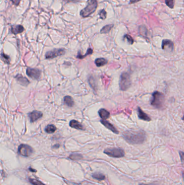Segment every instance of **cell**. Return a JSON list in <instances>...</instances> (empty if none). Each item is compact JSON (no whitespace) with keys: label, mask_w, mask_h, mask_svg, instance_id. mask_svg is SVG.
Instances as JSON below:
<instances>
[{"label":"cell","mask_w":184,"mask_h":185,"mask_svg":"<svg viewBox=\"0 0 184 185\" xmlns=\"http://www.w3.org/2000/svg\"><path fill=\"white\" fill-rule=\"evenodd\" d=\"M123 137L130 144H141L144 142L146 134L143 130H126L123 133Z\"/></svg>","instance_id":"6da1fadb"},{"label":"cell","mask_w":184,"mask_h":185,"mask_svg":"<svg viewBox=\"0 0 184 185\" xmlns=\"http://www.w3.org/2000/svg\"><path fill=\"white\" fill-rule=\"evenodd\" d=\"M87 6L83 9L80 12V15L83 18H85L89 17L93 12L98 7V3L97 0H88Z\"/></svg>","instance_id":"7a4b0ae2"},{"label":"cell","mask_w":184,"mask_h":185,"mask_svg":"<svg viewBox=\"0 0 184 185\" xmlns=\"http://www.w3.org/2000/svg\"><path fill=\"white\" fill-rule=\"evenodd\" d=\"M165 96L163 93L155 91L152 94L151 104L155 108H162L165 103Z\"/></svg>","instance_id":"3957f363"},{"label":"cell","mask_w":184,"mask_h":185,"mask_svg":"<svg viewBox=\"0 0 184 185\" xmlns=\"http://www.w3.org/2000/svg\"><path fill=\"white\" fill-rule=\"evenodd\" d=\"M132 81L130 78V76L127 73L124 72L121 74L120 77V90L123 91H125L128 90L131 85Z\"/></svg>","instance_id":"277c9868"},{"label":"cell","mask_w":184,"mask_h":185,"mask_svg":"<svg viewBox=\"0 0 184 185\" xmlns=\"http://www.w3.org/2000/svg\"><path fill=\"white\" fill-rule=\"evenodd\" d=\"M104 153L110 157L116 158L124 157L125 155L124 151L121 148H106L105 149Z\"/></svg>","instance_id":"5b68a950"},{"label":"cell","mask_w":184,"mask_h":185,"mask_svg":"<svg viewBox=\"0 0 184 185\" xmlns=\"http://www.w3.org/2000/svg\"><path fill=\"white\" fill-rule=\"evenodd\" d=\"M34 150L30 146L25 144H21L20 145L18 148V153L20 155L23 157H30L33 153Z\"/></svg>","instance_id":"8992f818"},{"label":"cell","mask_w":184,"mask_h":185,"mask_svg":"<svg viewBox=\"0 0 184 185\" xmlns=\"http://www.w3.org/2000/svg\"><path fill=\"white\" fill-rule=\"evenodd\" d=\"M65 53L64 49H54L51 51H49L46 54V59H54L59 56L63 55Z\"/></svg>","instance_id":"52a82bcc"},{"label":"cell","mask_w":184,"mask_h":185,"mask_svg":"<svg viewBox=\"0 0 184 185\" xmlns=\"http://www.w3.org/2000/svg\"><path fill=\"white\" fill-rule=\"evenodd\" d=\"M26 73L28 76L34 80H37L40 78L41 71L37 68H28L26 71Z\"/></svg>","instance_id":"ba28073f"},{"label":"cell","mask_w":184,"mask_h":185,"mask_svg":"<svg viewBox=\"0 0 184 185\" xmlns=\"http://www.w3.org/2000/svg\"><path fill=\"white\" fill-rule=\"evenodd\" d=\"M28 117L30 119L31 122H34L35 121L38 120L40 118L43 117V113L40 111H34L29 113L28 114Z\"/></svg>","instance_id":"9c48e42d"},{"label":"cell","mask_w":184,"mask_h":185,"mask_svg":"<svg viewBox=\"0 0 184 185\" xmlns=\"http://www.w3.org/2000/svg\"><path fill=\"white\" fill-rule=\"evenodd\" d=\"M162 48L163 50H167L170 52H172L174 50V44L172 41L163 40L162 44Z\"/></svg>","instance_id":"30bf717a"},{"label":"cell","mask_w":184,"mask_h":185,"mask_svg":"<svg viewBox=\"0 0 184 185\" xmlns=\"http://www.w3.org/2000/svg\"><path fill=\"white\" fill-rule=\"evenodd\" d=\"M101 122L106 128H107L108 130H110L111 131H112L113 133H114V134H119L118 130H117L116 128L114 127V125L110 123L109 121H107L106 120H101Z\"/></svg>","instance_id":"8fae6325"},{"label":"cell","mask_w":184,"mask_h":185,"mask_svg":"<svg viewBox=\"0 0 184 185\" xmlns=\"http://www.w3.org/2000/svg\"><path fill=\"white\" fill-rule=\"evenodd\" d=\"M15 79L17 82H19L21 85H22L23 86H27L28 84L30 83V81H29L28 79L26 77L23 76L20 74H18L16 76Z\"/></svg>","instance_id":"7c38bea8"},{"label":"cell","mask_w":184,"mask_h":185,"mask_svg":"<svg viewBox=\"0 0 184 185\" xmlns=\"http://www.w3.org/2000/svg\"><path fill=\"white\" fill-rule=\"evenodd\" d=\"M137 112H138V117L139 119L148 121V122L151 120V117L143 111V110L140 107H138L137 108Z\"/></svg>","instance_id":"4fadbf2b"},{"label":"cell","mask_w":184,"mask_h":185,"mask_svg":"<svg viewBox=\"0 0 184 185\" xmlns=\"http://www.w3.org/2000/svg\"><path fill=\"white\" fill-rule=\"evenodd\" d=\"M25 31V28L21 25H12L10 28V31L14 35L20 34Z\"/></svg>","instance_id":"5bb4252c"},{"label":"cell","mask_w":184,"mask_h":185,"mask_svg":"<svg viewBox=\"0 0 184 185\" xmlns=\"http://www.w3.org/2000/svg\"><path fill=\"white\" fill-rule=\"evenodd\" d=\"M69 126L75 129H76L78 130H84L85 129L84 128L83 125L80 123V122H78V121L75 120H72L70 121V123H69Z\"/></svg>","instance_id":"9a60e30c"},{"label":"cell","mask_w":184,"mask_h":185,"mask_svg":"<svg viewBox=\"0 0 184 185\" xmlns=\"http://www.w3.org/2000/svg\"><path fill=\"white\" fill-rule=\"evenodd\" d=\"M98 114L101 119L104 120H106L107 119L109 118L110 116V112L107 111V110L104 108L100 109L98 111Z\"/></svg>","instance_id":"2e32d148"},{"label":"cell","mask_w":184,"mask_h":185,"mask_svg":"<svg viewBox=\"0 0 184 185\" xmlns=\"http://www.w3.org/2000/svg\"><path fill=\"white\" fill-rule=\"evenodd\" d=\"M64 103L69 107H73L74 105V101L72 98L70 96H65L64 98Z\"/></svg>","instance_id":"e0dca14e"},{"label":"cell","mask_w":184,"mask_h":185,"mask_svg":"<svg viewBox=\"0 0 184 185\" xmlns=\"http://www.w3.org/2000/svg\"><path fill=\"white\" fill-rule=\"evenodd\" d=\"M95 65L97 66V67H100L104 66L105 65H106L107 63V60L106 59L103 58H97L95 60Z\"/></svg>","instance_id":"ac0fdd59"},{"label":"cell","mask_w":184,"mask_h":185,"mask_svg":"<svg viewBox=\"0 0 184 185\" xmlns=\"http://www.w3.org/2000/svg\"><path fill=\"white\" fill-rule=\"evenodd\" d=\"M92 53H93V50L91 48H89L87 50V52H86V54L85 55H82L81 53H80V52H78L77 55L76 56V58H77V59H84L85 57H86L87 56L89 55H91Z\"/></svg>","instance_id":"d6986e66"},{"label":"cell","mask_w":184,"mask_h":185,"mask_svg":"<svg viewBox=\"0 0 184 185\" xmlns=\"http://www.w3.org/2000/svg\"><path fill=\"white\" fill-rule=\"evenodd\" d=\"M56 130H57V128L55 126H54V125H49L46 126V127L45 131L47 133L51 134V133H54Z\"/></svg>","instance_id":"ffe728a7"},{"label":"cell","mask_w":184,"mask_h":185,"mask_svg":"<svg viewBox=\"0 0 184 185\" xmlns=\"http://www.w3.org/2000/svg\"><path fill=\"white\" fill-rule=\"evenodd\" d=\"M114 27V25H108L104 26L101 30V34H106L110 32V31Z\"/></svg>","instance_id":"44dd1931"},{"label":"cell","mask_w":184,"mask_h":185,"mask_svg":"<svg viewBox=\"0 0 184 185\" xmlns=\"http://www.w3.org/2000/svg\"><path fill=\"white\" fill-rule=\"evenodd\" d=\"M69 158L72 160H80L81 159H82L83 156L81 154L75 153V154H71Z\"/></svg>","instance_id":"7402d4cb"},{"label":"cell","mask_w":184,"mask_h":185,"mask_svg":"<svg viewBox=\"0 0 184 185\" xmlns=\"http://www.w3.org/2000/svg\"><path fill=\"white\" fill-rule=\"evenodd\" d=\"M92 177L94 178V179H97L98 180H103L105 179V176L104 175H103V174L99 173H95L92 174Z\"/></svg>","instance_id":"603a6c76"},{"label":"cell","mask_w":184,"mask_h":185,"mask_svg":"<svg viewBox=\"0 0 184 185\" xmlns=\"http://www.w3.org/2000/svg\"><path fill=\"white\" fill-rule=\"evenodd\" d=\"M1 59H2V60L3 61L4 63H6L7 64H9L10 60L9 56L6 55L4 53H1Z\"/></svg>","instance_id":"cb8c5ba5"},{"label":"cell","mask_w":184,"mask_h":185,"mask_svg":"<svg viewBox=\"0 0 184 185\" xmlns=\"http://www.w3.org/2000/svg\"><path fill=\"white\" fill-rule=\"evenodd\" d=\"M29 181L33 185H46L37 179L29 178Z\"/></svg>","instance_id":"d4e9b609"},{"label":"cell","mask_w":184,"mask_h":185,"mask_svg":"<svg viewBox=\"0 0 184 185\" xmlns=\"http://www.w3.org/2000/svg\"><path fill=\"white\" fill-rule=\"evenodd\" d=\"M99 15L100 16V18L102 20H105L106 18L107 13L104 9L101 10L99 12Z\"/></svg>","instance_id":"484cf974"},{"label":"cell","mask_w":184,"mask_h":185,"mask_svg":"<svg viewBox=\"0 0 184 185\" xmlns=\"http://www.w3.org/2000/svg\"><path fill=\"white\" fill-rule=\"evenodd\" d=\"M166 4L170 8H174V0H165Z\"/></svg>","instance_id":"4316f807"},{"label":"cell","mask_w":184,"mask_h":185,"mask_svg":"<svg viewBox=\"0 0 184 185\" xmlns=\"http://www.w3.org/2000/svg\"><path fill=\"white\" fill-rule=\"evenodd\" d=\"M124 39H126L128 43L130 44H132L133 42H134V40L133 39H132V37L130 36L129 35H125L124 36Z\"/></svg>","instance_id":"83f0119b"},{"label":"cell","mask_w":184,"mask_h":185,"mask_svg":"<svg viewBox=\"0 0 184 185\" xmlns=\"http://www.w3.org/2000/svg\"><path fill=\"white\" fill-rule=\"evenodd\" d=\"M10 1L12 2V3H13L14 5L18 6L19 4H20V1H21V0H10Z\"/></svg>","instance_id":"f1b7e54d"},{"label":"cell","mask_w":184,"mask_h":185,"mask_svg":"<svg viewBox=\"0 0 184 185\" xmlns=\"http://www.w3.org/2000/svg\"><path fill=\"white\" fill-rule=\"evenodd\" d=\"M65 2H73V3H76L79 2L80 0H64Z\"/></svg>","instance_id":"f546056e"},{"label":"cell","mask_w":184,"mask_h":185,"mask_svg":"<svg viewBox=\"0 0 184 185\" xmlns=\"http://www.w3.org/2000/svg\"><path fill=\"white\" fill-rule=\"evenodd\" d=\"M179 154H180V157H181V162H183V160H184V153H183V151H179Z\"/></svg>","instance_id":"4dcf8cb0"},{"label":"cell","mask_w":184,"mask_h":185,"mask_svg":"<svg viewBox=\"0 0 184 185\" xmlns=\"http://www.w3.org/2000/svg\"><path fill=\"white\" fill-rule=\"evenodd\" d=\"M140 1H141V0H130V3H131V4H133V3L138 2Z\"/></svg>","instance_id":"1f68e13d"},{"label":"cell","mask_w":184,"mask_h":185,"mask_svg":"<svg viewBox=\"0 0 184 185\" xmlns=\"http://www.w3.org/2000/svg\"><path fill=\"white\" fill-rule=\"evenodd\" d=\"M29 170H30L31 172H36V170H33V169L32 168H31V167H30V168H29Z\"/></svg>","instance_id":"d6a6232c"},{"label":"cell","mask_w":184,"mask_h":185,"mask_svg":"<svg viewBox=\"0 0 184 185\" xmlns=\"http://www.w3.org/2000/svg\"><path fill=\"white\" fill-rule=\"evenodd\" d=\"M139 185H147V184H141Z\"/></svg>","instance_id":"836d02e7"}]
</instances>
